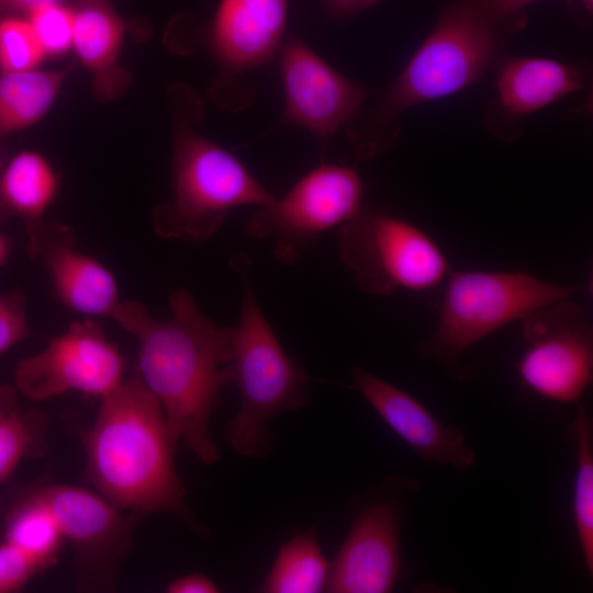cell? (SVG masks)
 Listing matches in <instances>:
<instances>
[{
    "instance_id": "1",
    "label": "cell",
    "mask_w": 593,
    "mask_h": 593,
    "mask_svg": "<svg viewBox=\"0 0 593 593\" xmlns=\"http://www.w3.org/2000/svg\"><path fill=\"white\" fill-rule=\"evenodd\" d=\"M169 305L172 316L159 321L141 302L121 301L112 320L137 339V371L160 403L175 439L212 465L220 454L209 424L221 389L228 385L234 327L216 326L184 289L170 294Z\"/></svg>"
},
{
    "instance_id": "2",
    "label": "cell",
    "mask_w": 593,
    "mask_h": 593,
    "mask_svg": "<svg viewBox=\"0 0 593 593\" xmlns=\"http://www.w3.org/2000/svg\"><path fill=\"white\" fill-rule=\"evenodd\" d=\"M177 443L160 403L136 370L101 399L94 423L83 435L87 477L122 511L169 513L202 530L176 471Z\"/></svg>"
},
{
    "instance_id": "3",
    "label": "cell",
    "mask_w": 593,
    "mask_h": 593,
    "mask_svg": "<svg viewBox=\"0 0 593 593\" xmlns=\"http://www.w3.org/2000/svg\"><path fill=\"white\" fill-rule=\"evenodd\" d=\"M240 257L233 261L243 278L240 313L226 365L227 381L239 391L240 407L227 427V441L240 456L261 458L271 449L268 423L305 405L310 377L282 348Z\"/></svg>"
},
{
    "instance_id": "4",
    "label": "cell",
    "mask_w": 593,
    "mask_h": 593,
    "mask_svg": "<svg viewBox=\"0 0 593 593\" xmlns=\"http://www.w3.org/2000/svg\"><path fill=\"white\" fill-rule=\"evenodd\" d=\"M171 197L153 215L157 236L201 243L214 236L237 206L270 204L275 198L231 153L176 120Z\"/></svg>"
},
{
    "instance_id": "5",
    "label": "cell",
    "mask_w": 593,
    "mask_h": 593,
    "mask_svg": "<svg viewBox=\"0 0 593 593\" xmlns=\"http://www.w3.org/2000/svg\"><path fill=\"white\" fill-rule=\"evenodd\" d=\"M501 26L483 0H456L382 98L371 120L381 127L407 108L451 96L477 82L492 63Z\"/></svg>"
},
{
    "instance_id": "6",
    "label": "cell",
    "mask_w": 593,
    "mask_h": 593,
    "mask_svg": "<svg viewBox=\"0 0 593 593\" xmlns=\"http://www.w3.org/2000/svg\"><path fill=\"white\" fill-rule=\"evenodd\" d=\"M582 290L519 271H450L437 326L422 344V356L455 365L481 338Z\"/></svg>"
},
{
    "instance_id": "7",
    "label": "cell",
    "mask_w": 593,
    "mask_h": 593,
    "mask_svg": "<svg viewBox=\"0 0 593 593\" xmlns=\"http://www.w3.org/2000/svg\"><path fill=\"white\" fill-rule=\"evenodd\" d=\"M339 256L357 288L389 296L424 291L450 272L438 245L416 225L385 211L360 206L339 227Z\"/></svg>"
},
{
    "instance_id": "8",
    "label": "cell",
    "mask_w": 593,
    "mask_h": 593,
    "mask_svg": "<svg viewBox=\"0 0 593 593\" xmlns=\"http://www.w3.org/2000/svg\"><path fill=\"white\" fill-rule=\"evenodd\" d=\"M362 192L354 169L322 165L303 176L282 199L260 206L247 222L246 233L273 238L278 261L293 265L325 231L357 213Z\"/></svg>"
},
{
    "instance_id": "9",
    "label": "cell",
    "mask_w": 593,
    "mask_h": 593,
    "mask_svg": "<svg viewBox=\"0 0 593 593\" xmlns=\"http://www.w3.org/2000/svg\"><path fill=\"white\" fill-rule=\"evenodd\" d=\"M522 332L527 347L517 373L524 385L550 401H579L593 376V329L585 309L570 299L551 303L525 317Z\"/></svg>"
},
{
    "instance_id": "10",
    "label": "cell",
    "mask_w": 593,
    "mask_h": 593,
    "mask_svg": "<svg viewBox=\"0 0 593 593\" xmlns=\"http://www.w3.org/2000/svg\"><path fill=\"white\" fill-rule=\"evenodd\" d=\"M124 359L102 324L86 317L72 322L38 354L20 360L13 385L23 398L42 402L77 391L102 399L124 380Z\"/></svg>"
},
{
    "instance_id": "11",
    "label": "cell",
    "mask_w": 593,
    "mask_h": 593,
    "mask_svg": "<svg viewBox=\"0 0 593 593\" xmlns=\"http://www.w3.org/2000/svg\"><path fill=\"white\" fill-rule=\"evenodd\" d=\"M35 490L72 546L78 588H114L119 563L132 546L139 515L125 514L102 495L78 486L47 484Z\"/></svg>"
},
{
    "instance_id": "12",
    "label": "cell",
    "mask_w": 593,
    "mask_h": 593,
    "mask_svg": "<svg viewBox=\"0 0 593 593\" xmlns=\"http://www.w3.org/2000/svg\"><path fill=\"white\" fill-rule=\"evenodd\" d=\"M280 65L284 121L307 128L322 144L355 116L367 94L298 38L281 47Z\"/></svg>"
},
{
    "instance_id": "13",
    "label": "cell",
    "mask_w": 593,
    "mask_h": 593,
    "mask_svg": "<svg viewBox=\"0 0 593 593\" xmlns=\"http://www.w3.org/2000/svg\"><path fill=\"white\" fill-rule=\"evenodd\" d=\"M400 506L379 501L360 512L334 564L325 591L387 593L394 589L402 568Z\"/></svg>"
},
{
    "instance_id": "14",
    "label": "cell",
    "mask_w": 593,
    "mask_h": 593,
    "mask_svg": "<svg viewBox=\"0 0 593 593\" xmlns=\"http://www.w3.org/2000/svg\"><path fill=\"white\" fill-rule=\"evenodd\" d=\"M27 253L46 269L59 302L87 317L112 318L121 303L112 272L78 249L72 230L42 221L26 230Z\"/></svg>"
},
{
    "instance_id": "15",
    "label": "cell",
    "mask_w": 593,
    "mask_h": 593,
    "mask_svg": "<svg viewBox=\"0 0 593 593\" xmlns=\"http://www.w3.org/2000/svg\"><path fill=\"white\" fill-rule=\"evenodd\" d=\"M359 391L389 428L425 461L469 470L475 454L456 426H444L419 401L363 370L351 369Z\"/></svg>"
},
{
    "instance_id": "16",
    "label": "cell",
    "mask_w": 593,
    "mask_h": 593,
    "mask_svg": "<svg viewBox=\"0 0 593 593\" xmlns=\"http://www.w3.org/2000/svg\"><path fill=\"white\" fill-rule=\"evenodd\" d=\"M288 0H221L210 30V45L227 74L256 67L278 49Z\"/></svg>"
},
{
    "instance_id": "17",
    "label": "cell",
    "mask_w": 593,
    "mask_h": 593,
    "mask_svg": "<svg viewBox=\"0 0 593 593\" xmlns=\"http://www.w3.org/2000/svg\"><path fill=\"white\" fill-rule=\"evenodd\" d=\"M72 48L91 72L93 89L103 101L120 97L130 75L119 63L126 22L111 0H76Z\"/></svg>"
},
{
    "instance_id": "18",
    "label": "cell",
    "mask_w": 593,
    "mask_h": 593,
    "mask_svg": "<svg viewBox=\"0 0 593 593\" xmlns=\"http://www.w3.org/2000/svg\"><path fill=\"white\" fill-rule=\"evenodd\" d=\"M581 70L569 64L542 57H519L501 68L496 89L500 103L513 115H525L581 89Z\"/></svg>"
},
{
    "instance_id": "19",
    "label": "cell",
    "mask_w": 593,
    "mask_h": 593,
    "mask_svg": "<svg viewBox=\"0 0 593 593\" xmlns=\"http://www.w3.org/2000/svg\"><path fill=\"white\" fill-rule=\"evenodd\" d=\"M59 188V175L48 158L34 150L18 153L0 174V219L19 217L30 230L44 221Z\"/></svg>"
},
{
    "instance_id": "20",
    "label": "cell",
    "mask_w": 593,
    "mask_h": 593,
    "mask_svg": "<svg viewBox=\"0 0 593 593\" xmlns=\"http://www.w3.org/2000/svg\"><path fill=\"white\" fill-rule=\"evenodd\" d=\"M70 67L0 75V136L38 122L56 101Z\"/></svg>"
},
{
    "instance_id": "21",
    "label": "cell",
    "mask_w": 593,
    "mask_h": 593,
    "mask_svg": "<svg viewBox=\"0 0 593 593\" xmlns=\"http://www.w3.org/2000/svg\"><path fill=\"white\" fill-rule=\"evenodd\" d=\"M3 536L42 570L58 561L64 540L53 513L35 489L23 494L7 513Z\"/></svg>"
},
{
    "instance_id": "22",
    "label": "cell",
    "mask_w": 593,
    "mask_h": 593,
    "mask_svg": "<svg viewBox=\"0 0 593 593\" xmlns=\"http://www.w3.org/2000/svg\"><path fill=\"white\" fill-rule=\"evenodd\" d=\"M14 385H0V485L24 458H37L47 449L46 416L19 404Z\"/></svg>"
},
{
    "instance_id": "23",
    "label": "cell",
    "mask_w": 593,
    "mask_h": 593,
    "mask_svg": "<svg viewBox=\"0 0 593 593\" xmlns=\"http://www.w3.org/2000/svg\"><path fill=\"white\" fill-rule=\"evenodd\" d=\"M331 566L311 532L282 545L261 589L270 593H317L326 588Z\"/></svg>"
},
{
    "instance_id": "24",
    "label": "cell",
    "mask_w": 593,
    "mask_h": 593,
    "mask_svg": "<svg viewBox=\"0 0 593 593\" xmlns=\"http://www.w3.org/2000/svg\"><path fill=\"white\" fill-rule=\"evenodd\" d=\"M577 471L573 485L572 514L585 568L593 572V423L583 405L578 404L571 426Z\"/></svg>"
},
{
    "instance_id": "25",
    "label": "cell",
    "mask_w": 593,
    "mask_h": 593,
    "mask_svg": "<svg viewBox=\"0 0 593 593\" xmlns=\"http://www.w3.org/2000/svg\"><path fill=\"white\" fill-rule=\"evenodd\" d=\"M33 26L25 16L0 19V70L16 72L37 69L46 57Z\"/></svg>"
},
{
    "instance_id": "26",
    "label": "cell",
    "mask_w": 593,
    "mask_h": 593,
    "mask_svg": "<svg viewBox=\"0 0 593 593\" xmlns=\"http://www.w3.org/2000/svg\"><path fill=\"white\" fill-rule=\"evenodd\" d=\"M47 56H59L72 48L75 12L70 3L44 2L24 13Z\"/></svg>"
},
{
    "instance_id": "27",
    "label": "cell",
    "mask_w": 593,
    "mask_h": 593,
    "mask_svg": "<svg viewBox=\"0 0 593 593\" xmlns=\"http://www.w3.org/2000/svg\"><path fill=\"white\" fill-rule=\"evenodd\" d=\"M30 332L24 295L19 291L0 293V356Z\"/></svg>"
},
{
    "instance_id": "28",
    "label": "cell",
    "mask_w": 593,
    "mask_h": 593,
    "mask_svg": "<svg viewBox=\"0 0 593 593\" xmlns=\"http://www.w3.org/2000/svg\"><path fill=\"white\" fill-rule=\"evenodd\" d=\"M41 571L22 550L5 540L0 544V593L22 590Z\"/></svg>"
},
{
    "instance_id": "29",
    "label": "cell",
    "mask_w": 593,
    "mask_h": 593,
    "mask_svg": "<svg viewBox=\"0 0 593 593\" xmlns=\"http://www.w3.org/2000/svg\"><path fill=\"white\" fill-rule=\"evenodd\" d=\"M535 0H483L489 14L501 26H507L512 21H518V15Z\"/></svg>"
},
{
    "instance_id": "30",
    "label": "cell",
    "mask_w": 593,
    "mask_h": 593,
    "mask_svg": "<svg viewBox=\"0 0 593 593\" xmlns=\"http://www.w3.org/2000/svg\"><path fill=\"white\" fill-rule=\"evenodd\" d=\"M169 593H215L219 588L204 574L190 573L170 581L166 588Z\"/></svg>"
},
{
    "instance_id": "31",
    "label": "cell",
    "mask_w": 593,
    "mask_h": 593,
    "mask_svg": "<svg viewBox=\"0 0 593 593\" xmlns=\"http://www.w3.org/2000/svg\"><path fill=\"white\" fill-rule=\"evenodd\" d=\"M76 0H0V16L12 15V13H25L31 8L44 2H64L72 4Z\"/></svg>"
},
{
    "instance_id": "32",
    "label": "cell",
    "mask_w": 593,
    "mask_h": 593,
    "mask_svg": "<svg viewBox=\"0 0 593 593\" xmlns=\"http://www.w3.org/2000/svg\"><path fill=\"white\" fill-rule=\"evenodd\" d=\"M339 13H355L369 8L380 0H326Z\"/></svg>"
},
{
    "instance_id": "33",
    "label": "cell",
    "mask_w": 593,
    "mask_h": 593,
    "mask_svg": "<svg viewBox=\"0 0 593 593\" xmlns=\"http://www.w3.org/2000/svg\"><path fill=\"white\" fill-rule=\"evenodd\" d=\"M12 242L3 233L0 232V267L7 261L11 254Z\"/></svg>"
},
{
    "instance_id": "34",
    "label": "cell",
    "mask_w": 593,
    "mask_h": 593,
    "mask_svg": "<svg viewBox=\"0 0 593 593\" xmlns=\"http://www.w3.org/2000/svg\"><path fill=\"white\" fill-rule=\"evenodd\" d=\"M582 10L585 14H592L593 11V0H579Z\"/></svg>"
},
{
    "instance_id": "35",
    "label": "cell",
    "mask_w": 593,
    "mask_h": 593,
    "mask_svg": "<svg viewBox=\"0 0 593 593\" xmlns=\"http://www.w3.org/2000/svg\"><path fill=\"white\" fill-rule=\"evenodd\" d=\"M0 170H1V159H0Z\"/></svg>"
}]
</instances>
